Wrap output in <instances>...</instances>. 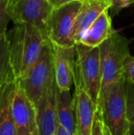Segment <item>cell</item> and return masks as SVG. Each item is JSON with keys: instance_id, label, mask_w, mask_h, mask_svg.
Returning <instances> with one entry per match:
<instances>
[{"instance_id": "1", "label": "cell", "mask_w": 134, "mask_h": 135, "mask_svg": "<svg viewBox=\"0 0 134 135\" xmlns=\"http://www.w3.org/2000/svg\"><path fill=\"white\" fill-rule=\"evenodd\" d=\"M9 56L16 80L23 79L37 62L48 37L32 24H14L7 31Z\"/></svg>"}, {"instance_id": "2", "label": "cell", "mask_w": 134, "mask_h": 135, "mask_svg": "<svg viewBox=\"0 0 134 135\" xmlns=\"http://www.w3.org/2000/svg\"><path fill=\"white\" fill-rule=\"evenodd\" d=\"M130 41L126 37L114 32L107 41L99 45L101 64V86L97 111L102 107L105 98L114 85L124 77V64L130 54Z\"/></svg>"}, {"instance_id": "3", "label": "cell", "mask_w": 134, "mask_h": 135, "mask_svg": "<svg viewBox=\"0 0 134 135\" xmlns=\"http://www.w3.org/2000/svg\"><path fill=\"white\" fill-rule=\"evenodd\" d=\"M97 115L105 135H128L130 124L126 114V79L118 80L109 91Z\"/></svg>"}, {"instance_id": "4", "label": "cell", "mask_w": 134, "mask_h": 135, "mask_svg": "<svg viewBox=\"0 0 134 135\" xmlns=\"http://www.w3.org/2000/svg\"><path fill=\"white\" fill-rule=\"evenodd\" d=\"M55 80L53 50L51 41H48L29 74L18 82L35 105Z\"/></svg>"}, {"instance_id": "5", "label": "cell", "mask_w": 134, "mask_h": 135, "mask_svg": "<svg viewBox=\"0 0 134 135\" xmlns=\"http://www.w3.org/2000/svg\"><path fill=\"white\" fill-rule=\"evenodd\" d=\"M76 58L73 72L78 75L85 90L96 103L98 101L101 86L100 52L98 47L75 43Z\"/></svg>"}, {"instance_id": "6", "label": "cell", "mask_w": 134, "mask_h": 135, "mask_svg": "<svg viewBox=\"0 0 134 135\" xmlns=\"http://www.w3.org/2000/svg\"><path fill=\"white\" fill-rule=\"evenodd\" d=\"M52 11L49 0H7V12L13 23L32 24L47 37Z\"/></svg>"}, {"instance_id": "7", "label": "cell", "mask_w": 134, "mask_h": 135, "mask_svg": "<svg viewBox=\"0 0 134 135\" xmlns=\"http://www.w3.org/2000/svg\"><path fill=\"white\" fill-rule=\"evenodd\" d=\"M83 0L66 4L52 9L49 22V41L60 46H75L71 39L72 30Z\"/></svg>"}, {"instance_id": "8", "label": "cell", "mask_w": 134, "mask_h": 135, "mask_svg": "<svg viewBox=\"0 0 134 135\" xmlns=\"http://www.w3.org/2000/svg\"><path fill=\"white\" fill-rule=\"evenodd\" d=\"M11 107L17 135H39L36 107L18 80L13 91Z\"/></svg>"}, {"instance_id": "9", "label": "cell", "mask_w": 134, "mask_h": 135, "mask_svg": "<svg viewBox=\"0 0 134 135\" xmlns=\"http://www.w3.org/2000/svg\"><path fill=\"white\" fill-rule=\"evenodd\" d=\"M73 83L75 84L73 100L77 135H92V128L97 113V106L85 90L80 78L75 72Z\"/></svg>"}, {"instance_id": "10", "label": "cell", "mask_w": 134, "mask_h": 135, "mask_svg": "<svg viewBox=\"0 0 134 135\" xmlns=\"http://www.w3.org/2000/svg\"><path fill=\"white\" fill-rule=\"evenodd\" d=\"M59 87L56 80L35 104L39 135H55L58 127L57 105Z\"/></svg>"}, {"instance_id": "11", "label": "cell", "mask_w": 134, "mask_h": 135, "mask_svg": "<svg viewBox=\"0 0 134 135\" xmlns=\"http://www.w3.org/2000/svg\"><path fill=\"white\" fill-rule=\"evenodd\" d=\"M54 72L60 90H70L73 85V67L76 51L75 46H60L52 44Z\"/></svg>"}, {"instance_id": "12", "label": "cell", "mask_w": 134, "mask_h": 135, "mask_svg": "<svg viewBox=\"0 0 134 135\" xmlns=\"http://www.w3.org/2000/svg\"><path fill=\"white\" fill-rule=\"evenodd\" d=\"M109 0H83L72 30L71 39L78 43L82 35L105 10L110 9Z\"/></svg>"}, {"instance_id": "13", "label": "cell", "mask_w": 134, "mask_h": 135, "mask_svg": "<svg viewBox=\"0 0 134 135\" xmlns=\"http://www.w3.org/2000/svg\"><path fill=\"white\" fill-rule=\"evenodd\" d=\"M16 82L13 76L0 85V135H17L11 107Z\"/></svg>"}, {"instance_id": "14", "label": "cell", "mask_w": 134, "mask_h": 135, "mask_svg": "<svg viewBox=\"0 0 134 135\" xmlns=\"http://www.w3.org/2000/svg\"><path fill=\"white\" fill-rule=\"evenodd\" d=\"M108 11L109 9L105 10L95 20L84 32L79 42L89 47H99L101 43L107 41L116 31L112 26V20Z\"/></svg>"}, {"instance_id": "15", "label": "cell", "mask_w": 134, "mask_h": 135, "mask_svg": "<svg viewBox=\"0 0 134 135\" xmlns=\"http://www.w3.org/2000/svg\"><path fill=\"white\" fill-rule=\"evenodd\" d=\"M57 118L58 124L61 125L71 134L77 135L73 100L70 90H60L59 89Z\"/></svg>"}, {"instance_id": "16", "label": "cell", "mask_w": 134, "mask_h": 135, "mask_svg": "<svg viewBox=\"0 0 134 135\" xmlns=\"http://www.w3.org/2000/svg\"><path fill=\"white\" fill-rule=\"evenodd\" d=\"M14 76L10 64L7 32L0 38V85ZM15 77V76H14Z\"/></svg>"}, {"instance_id": "17", "label": "cell", "mask_w": 134, "mask_h": 135, "mask_svg": "<svg viewBox=\"0 0 134 135\" xmlns=\"http://www.w3.org/2000/svg\"><path fill=\"white\" fill-rule=\"evenodd\" d=\"M126 114L131 134L134 135V84L126 81Z\"/></svg>"}, {"instance_id": "18", "label": "cell", "mask_w": 134, "mask_h": 135, "mask_svg": "<svg viewBox=\"0 0 134 135\" xmlns=\"http://www.w3.org/2000/svg\"><path fill=\"white\" fill-rule=\"evenodd\" d=\"M7 0H0V38L7 31V25L10 21L7 12Z\"/></svg>"}, {"instance_id": "19", "label": "cell", "mask_w": 134, "mask_h": 135, "mask_svg": "<svg viewBox=\"0 0 134 135\" xmlns=\"http://www.w3.org/2000/svg\"><path fill=\"white\" fill-rule=\"evenodd\" d=\"M124 77L126 81L134 84V56L129 54L124 64Z\"/></svg>"}, {"instance_id": "20", "label": "cell", "mask_w": 134, "mask_h": 135, "mask_svg": "<svg viewBox=\"0 0 134 135\" xmlns=\"http://www.w3.org/2000/svg\"><path fill=\"white\" fill-rule=\"evenodd\" d=\"M111 3V7L109 10L112 11V15H117L123 8L130 7L134 4V0H109Z\"/></svg>"}, {"instance_id": "21", "label": "cell", "mask_w": 134, "mask_h": 135, "mask_svg": "<svg viewBox=\"0 0 134 135\" xmlns=\"http://www.w3.org/2000/svg\"><path fill=\"white\" fill-rule=\"evenodd\" d=\"M92 135H105L103 132V126H102L101 119L96 113L95 120H94L93 128H92Z\"/></svg>"}, {"instance_id": "22", "label": "cell", "mask_w": 134, "mask_h": 135, "mask_svg": "<svg viewBox=\"0 0 134 135\" xmlns=\"http://www.w3.org/2000/svg\"><path fill=\"white\" fill-rule=\"evenodd\" d=\"M77 1V0H49L50 5L52 9L59 8V7H63V6L66 5V4L72 3V2Z\"/></svg>"}, {"instance_id": "23", "label": "cell", "mask_w": 134, "mask_h": 135, "mask_svg": "<svg viewBox=\"0 0 134 135\" xmlns=\"http://www.w3.org/2000/svg\"><path fill=\"white\" fill-rule=\"evenodd\" d=\"M55 135H73L70 133L68 131L65 130L64 128L61 126V125L58 124V127H57V130H56V133Z\"/></svg>"}, {"instance_id": "24", "label": "cell", "mask_w": 134, "mask_h": 135, "mask_svg": "<svg viewBox=\"0 0 134 135\" xmlns=\"http://www.w3.org/2000/svg\"><path fill=\"white\" fill-rule=\"evenodd\" d=\"M128 135H131V131H130V132L128 133Z\"/></svg>"}]
</instances>
